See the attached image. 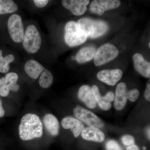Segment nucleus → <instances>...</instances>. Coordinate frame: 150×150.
I'll return each instance as SVG.
<instances>
[{"label": "nucleus", "mask_w": 150, "mask_h": 150, "mask_svg": "<svg viewBox=\"0 0 150 150\" xmlns=\"http://www.w3.org/2000/svg\"><path fill=\"white\" fill-rule=\"evenodd\" d=\"M18 130L22 140L29 141L42 137L43 124L38 115L33 113H27L21 118Z\"/></svg>", "instance_id": "obj_1"}, {"label": "nucleus", "mask_w": 150, "mask_h": 150, "mask_svg": "<svg viewBox=\"0 0 150 150\" xmlns=\"http://www.w3.org/2000/svg\"><path fill=\"white\" fill-rule=\"evenodd\" d=\"M79 26L88 37L96 38L106 33L108 29V25L101 20L82 18L77 22Z\"/></svg>", "instance_id": "obj_2"}, {"label": "nucleus", "mask_w": 150, "mask_h": 150, "mask_svg": "<svg viewBox=\"0 0 150 150\" xmlns=\"http://www.w3.org/2000/svg\"><path fill=\"white\" fill-rule=\"evenodd\" d=\"M87 38L77 22L71 21L67 23L65 27L64 39L68 46L71 47L79 46L84 43Z\"/></svg>", "instance_id": "obj_3"}, {"label": "nucleus", "mask_w": 150, "mask_h": 150, "mask_svg": "<svg viewBox=\"0 0 150 150\" xmlns=\"http://www.w3.org/2000/svg\"><path fill=\"white\" fill-rule=\"evenodd\" d=\"M23 46L29 54H35L39 51L42 43L41 36L37 28L34 25L28 26L24 33Z\"/></svg>", "instance_id": "obj_4"}, {"label": "nucleus", "mask_w": 150, "mask_h": 150, "mask_svg": "<svg viewBox=\"0 0 150 150\" xmlns=\"http://www.w3.org/2000/svg\"><path fill=\"white\" fill-rule=\"evenodd\" d=\"M119 54L118 48L114 45L105 43L100 46L97 50L94 57V63L95 66H102L116 58Z\"/></svg>", "instance_id": "obj_5"}, {"label": "nucleus", "mask_w": 150, "mask_h": 150, "mask_svg": "<svg viewBox=\"0 0 150 150\" xmlns=\"http://www.w3.org/2000/svg\"><path fill=\"white\" fill-rule=\"evenodd\" d=\"M10 36L16 43L22 42L24 37V28L21 16L17 14L12 15L9 18L7 23Z\"/></svg>", "instance_id": "obj_6"}, {"label": "nucleus", "mask_w": 150, "mask_h": 150, "mask_svg": "<svg viewBox=\"0 0 150 150\" xmlns=\"http://www.w3.org/2000/svg\"><path fill=\"white\" fill-rule=\"evenodd\" d=\"M74 114L78 120L90 126L102 128L104 123L95 114L87 109L77 106L74 109Z\"/></svg>", "instance_id": "obj_7"}, {"label": "nucleus", "mask_w": 150, "mask_h": 150, "mask_svg": "<svg viewBox=\"0 0 150 150\" xmlns=\"http://www.w3.org/2000/svg\"><path fill=\"white\" fill-rule=\"evenodd\" d=\"M18 79V75L14 72L8 73L5 76L2 78L0 86V96L6 97L8 95L10 91L15 92L18 91L20 89V86L17 83Z\"/></svg>", "instance_id": "obj_8"}, {"label": "nucleus", "mask_w": 150, "mask_h": 150, "mask_svg": "<svg viewBox=\"0 0 150 150\" xmlns=\"http://www.w3.org/2000/svg\"><path fill=\"white\" fill-rule=\"evenodd\" d=\"M121 2L118 0H94L91 4V11L100 16L106 11L114 9L120 6Z\"/></svg>", "instance_id": "obj_9"}, {"label": "nucleus", "mask_w": 150, "mask_h": 150, "mask_svg": "<svg viewBox=\"0 0 150 150\" xmlns=\"http://www.w3.org/2000/svg\"><path fill=\"white\" fill-rule=\"evenodd\" d=\"M123 75V71L119 69H104L98 73L97 76L102 82L108 85L113 86L121 79Z\"/></svg>", "instance_id": "obj_10"}, {"label": "nucleus", "mask_w": 150, "mask_h": 150, "mask_svg": "<svg viewBox=\"0 0 150 150\" xmlns=\"http://www.w3.org/2000/svg\"><path fill=\"white\" fill-rule=\"evenodd\" d=\"M62 5L74 15H82L87 10V6L89 4L88 0H63Z\"/></svg>", "instance_id": "obj_11"}, {"label": "nucleus", "mask_w": 150, "mask_h": 150, "mask_svg": "<svg viewBox=\"0 0 150 150\" xmlns=\"http://www.w3.org/2000/svg\"><path fill=\"white\" fill-rule=\"evenodd\" d=\"M92 90L93 92L94 96L96 102L98 103L100 107L104 110H108L111 108V102L114 99L115 95L113 92L109 91L105 95V96H102L100 93L99 88L96 85H93L92 87Z\"/></svg>", "instance_id": "obj_12"}, {"label": "nucleus", "mask_w": 150, "mask_h": 150, "mask_svg": "<svg viewBox=\"0 0 150 150\" xmlns=\"http://www.w3.org/2000/svg\"><path fill=\"white\" fill-rule=\"evenodd\" d=\"M128 91L124 83H120L116 86L114 103L116 110H121L125 107L128 98Z\"/></svg>", "instance_id": "obj_13"}, {"label": "nucleus", "mask_w": 150, "mask_h": 150, "mask_svg": "<svg viewBox=\"0 0 150 150\" xmlns=\"http://www.w3.org/2000/svg\"><path fill=\"white\" fill-rule=\"evenodd\" d=\"M134 68L140 75L145 78L150 77V63L145 60L142 54L137 53L133 57Z\"/></svg>", "instance_id": "obj_14"}, {"label": "nucleus", "mask_w": 150, "mask_h": 150, "mask_svg": "<svg viewBox=\"0 0 150 150\" xmlns=\"http://www.w3.org/2000/svg\"><path fill=\"white\" fill-rule=\"evenodd\" d=\"M78 97L89 108L93 109L96 107V101L92 89L89 86H81L78 91Z\"/></svg>", "instance_id": "obj_15"}, {"label": "nucleus", "mask_w": 150, "mask_h": 150, "mask_svg": "<svg viewBox=\"0 0 150 150\" xmlns=\"http://www.w3.org/2000/svg\"><path fill=\"white\" fill-rule=\"evenodd\" d=\"M81 136L84 139L97 142H103L105 138L104 133L100 129L92 126L84 128L81 132Z\"/></svg>", "instance_id": "obj_16"}, {"label": "nucleus", "mask_w": 150, "mask_h": 150, "mask_svg": "<svg viewBox=\"0 0 150 150\" xmlns=\"http://www.w3.org/2000/svg\"><path fill=\"white\" fill-rule=\"evenodd\" d=\"M62 125L65 129H71L75 137H79L84 128L83 124L80 121L70 116L63 118Z\"/></svg>", "instance_id": "obj_17"}, {"label": "nucleus", "mask_w": 150, "mask_h": 150, "mask_svg": "<svg viewBox=\"0 0 150 150\" xmlns=\"http://www.w3.org/2000/svg\"><path fill=\"white\" fill-rule=\"evenodd\" d=\"M43 121L46 130L50 135L56 137L59 134L60 125L58 119L51 114H47L43 117Z\"/></svg>", "instance_id": "obj_18"}, {"label": "nucleus", "mask_w": 150, "mask_h": 150, "mask_svg": "<svg viewBox=\"0 0 150 150\" xmlns=\"http://www.w3.org/2000/svg\"><path fill=\"white\" fill-rule=\"evenodd\" d=\"M45 68L37 61L30 60L24 66V69L27 74L33 79H37Z\"/></svg>", "instance_id": "obj_19"}, {"label": "nucleus", "mask_w": 150, "mask_h": 150, "mask_svg": "<svg viewBox=\"0 0 150 150\" xmlns=\"http://www.w3.org/2000/svg\"><path fill=\"white\" fill-rule=\"evenodd\" d=\"M96 52V48L93 46L83 47L78 51L76 55V60L79 64L86 63L94 58Z\"/></svg>", "instance_id": "obj_20"}, {"label": "nucleus", "mask_w": 150, "mask_h": 150, "mask_svg": "<svg viewBox=\"0 0 150 150\" xmlns=\"http://www.w3.org/2000/svg\"><path fill=\"white\" fill-rule=\"evenodd\" d=\"M18 9V7L12 0H4L0 3V15L14 13Z\"/></svg>", "instance_id": "obj_21"}, {"label": "nucleus", "mask_w": 150, "mask_h": 150, "mask_svg": "<svg viewBox=\"0 0 150 150\" xmlns=\"http://www.w3.org/2000/svg\"><path fill=\"white\" fill-rule=\"evenodd\" d=\"M15 60V57L12 54H9L3 57L2 51L0 49V73H6L10 70L9 64Z\"/></svg>", "instance_id": "obj_22"}, {"label": "nucleus", "mask_w": 150, "mask_h": 150, "mask_svg": "<svg viewBox=\"0 0 150 150\" xmlns=\"http://www.w3.org/2000/svg\"><path fill=\"white\" fill-rule=\"evenodd\" d=\"M53 80L54 77L52 73L49 70L44 69L39 79L40 86L44 88H48L52 85Z\"/></svg>", "instance_id": "obj_23"}, {"label": "nucleus", "mask_w": 150, "mask_h": 150, "mask_svg": "<svg viewBox=\"0 0 150 150\" xmlns=\"http://www.w3.org/2000/svg\"><path fill=\"white\" fill-rule=\"evenodd\" d=\"M106 150H123L118 142L115 140L108 141L105 144Z\"/></svg>", "instance_id": "obj_24"}, {"label": "nucleus", "mask_w": 150, "mask_h": 150, "mask_svg": "<svg viewBox=\"0 0 150 150\" xmlns=\"http://www.w3.org/2000/svg\"><path fill=\"white\" fill-rule=\"evenodd\" d=\"M139 91L137 88H134L128 91V98L131 102H135L139 98Z\"/></svg>", "instance_id": "obj_25"}, {"label": "nucleus", "mask_w": 150, "mask_h": 150, "mask_svg": "<svg viewBox=\"0 0 150 150\" xmlns=\"http://www.w3.org/2000/svg\"><path fill=\"white\" fill-rule=\"evenodd\" d=\"M122 143L123 144L126 146H131L134 144L135 141L134 137L131 135H124L121 139Z\"/></svg>", "instance_id": "obj_26"}, {"label": "nucleus", "mask_w": 150, "mask_h": 150, "mask_svg": "<svg viewBox=\"0 0 150 150\" xmlns=\"http://www.w3.org/2000/svg\"><path fill=\"white\" fill-rule=\"evenodd\" d=\"M34 4L38 8H43L46 6L48 3V0H34L33 1Z\"/></svg>", "instance_id": "obj_27"}, {"label": "nucleus", "mask_w": 150, "mask_h": 150, "mask_svg": "<svg viewBox=\"0 0 150 150\" xmlns=\"http://www.w3.org/2000/svg\"><path fill=\"white\" fill-rule=\"evenodd\" d=\"M150 79L148 81L146 84V90L144 92V97L148 101H150Z\"/></svg>", "instance_id": "obj_28"}, {"label": "nucleus", "mask_w": 150, "mask_h": 150, "mask_svg": "<svg viewBox=\"0 0 150 150\" xmlns=\"http://www.w3.org/2000/svg\"><path fill=\"white\" fill-rule=\"evenodd\" d=\"M5 110L3 107L2 103L0 99V118L3 117L4 115Z\"/></svg>", "instance_id": "obj_29"}, {"label": "nucleus", "mask_w": 150, "mask_h": 150, "mask_svg": "<svg viewBox=\"0 0 150 150\" xmlns=\"http://www.w3.org/2000/svg\"><path fill=\"white\" fill-rule=\"evenodd\" d=\"M126 150H140L136 145L133 144L129 146L126 149Z\"/></svg>", "instance_id": "obj_30"}, {"label": "nucleus", "mask_w": 150, "mask_h": 150, "mask_svg": "<svg viewBox=\"0 0 150 150\" xmlns=\"http://www.w3.org/2000/svg\"><path fill=\"white\" fill-rule=\"evenodd\" d=\"M147 134H148V138H149V139L150 140V128H149V129H148Z\"/></svg>", "instance_id": "obj_31"}, {"label": "nucleus", "mask_w": 150, "mask_h": 150, "mask_svg": "<svg viewBox=\"0 0 150 150\" xmlns=\"http://www.w3.org/2000/svg\"><path fill=\"white\" fill-rule=\"evenodd\" d=\"M72 59L73 60H75V59H76V56H73V57H72Z\"/></svg>", "instance_id": "obj_32"}, {"label": "nucleus", "mask_w": 150, "mask_h": 150, "mask_svg": "<svg viewBox=\"0 0 150 150\" xmlns=\"http://www.w3.org/2000/svg\"><path fill=\"white\" fill-rule=\"evenodd\" d=\"M149 47H150V42H149Z\"/></svg>", "instance_id": "obj_33"}, {"label": "nucleus", "mask_w": 150, "mask_h": 150, "mask_svg": "<svg viewBox=\"0 0 150 150\" xmlns=\"http://www.w3.org/2000/svg\"><path fill=\"white\" fill-rule=\"evenodd\" d=\"M1 79H0V86H1Z\"/></svg>", "instance_id": "obj_34"}, {"label": "nucleus", "mask_w": 150, "mask_h": 150, "mask_svg": "<svg viewBox=\"0 0 150 150\" xmlns=\"http://www.w3.org/2000/svg\"><path fill=\"white\" fill-rule=\"evenodd\" d=\"M1 1H1V0H0V3H1Z\"/></svg>", "instance_id": "obj_35"}]
</instances>
